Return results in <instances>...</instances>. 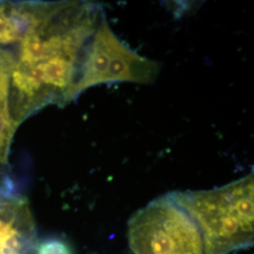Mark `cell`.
<instances>
[{"label": "cell", "mask_w": 254, "mask_h": 254, "mask_svg": "<svg viewBox=\"0 0 254 254\" xmlns=\"http://www.w3.org/2000/svg\"><path fill=\"white\" fill-rule=\"evenodd\" d=\"M160 64L137 54L112 31L106 17L97 27L75 88L82 91L105 83L152 84L160 73Z\"/></svg>", "instance_id": "3957f363"}, {"label": "cell", "mask_w": 254, "mask_h": 254, "mask_svg": "<svg viewBox=\"0 0 254 254\" xmlns=\"http://www.w3.org/2000/svg\"><path fill=\"white\" fill-rule=\"evenodd\" d=\"M9 118L8 96L0 95V163H6L9 143L15 132Z\"/></svg>", "instance_id": "277c9868"}, {"label": "cell", "mask_w": 254, "mask_h": 254, "mask_svg": "<svg viewBox=\"0 0 254 254\" xmlns=\"http://www.w3.org/2000/svg\"><path fill=\"white\" fill-rule=\"evenodd\" d=\"M38 254H73L70 247L64 241L57 238L47 239L38 244Z\"/></svg>", "instance_id": "5b68a950"}, {"label": "cell", "mask_w": 254, "mask_h": 254, "mask_svg": "<svg viewBox=\"0 0 254 254\" xmlns=\"http://www.w3.org/2000/svg\"></svg>", "instance_id": "8992f818"}, {"label": "cell", "mask_w": 254, "mask_h": 254, "mask_svg": "<svg viewBox=\"0 0 254 254\" xmlns=\"http://www.w3.org/2000/svg\"><path fill=\"white\" fill-rule=\"evenodd\" d=\"M173 193L198 222L208 254H230L254 244V173L212 190Z\"/></svg>", "instance_id": "6da1fadb"}, {"label": "cell", "mask_w": 254, "mask_h": 254, "mask_svg": "<svg viewBox=\"0 0 254 254\" xmlns=\"http://www.w3.org/2000/svg\"><path fill=\"white\" fill-rule=\"evenodd\" d=\"M128 239L135 254H208L198 222L173 193L136 212L129 221Z\"/></svg>", "instance_id": "7a4b0ae2"}]
</instances>
